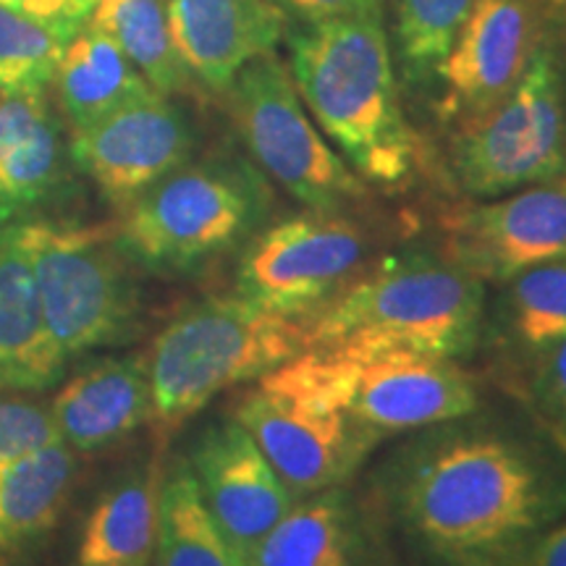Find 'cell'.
<instances>
[{"label":"cell","mask_w":566,"mask_h":566,"mask_svg":"<svg viewBox=\"0 0 566 566\" xmlns=\"http://www.w3.org/2000/svg\"><path fill=\"white\" fill-rule=\"evenodd\" d=\"M520 566H566V522L537 537Z\"/></svg>","instance_id":"cell-33"},{"label":"cell","mask_w":566,"mask_h":566,"mask_svg":"<svg viewBox=\"0 0 566 566\" xmlns=\"http://www.w3.org/2000/svg\"><path fill=\"white\" fill-rule=\"evenodd\" d=\"M226 101L260 171L304 208L344 212L367 200V184L317 129L275 51L247 63L226 90Z\"/></svg>","instance_id":"cell-9"},{"label":"cell","mask_w":566,"mask_h":566,"mask_svg":"<svg viewBox=\"0 0 566 566\" xmlns=\"http://www.w3.org/2000/svg\"><path fill=\"white\" fill-rule=\"evenodd\" d=\"M554 11V0H475L436 71L438 122L451 129L514 90L551 38Z\"/></svg>","instance_id":"cell-13"},{"label":"cell","mask_w":566,"mask_h":566,"mask_svg":"<svg viewBox=\"0 0 566 566\" xmlns=\"http://www.w3.org/2000/svg\"><path fill=\"white\" fill-rule=\"evenodd\" d=\"M0 6L24 13V17L48 21V24L82 30L95 11L97 0H0Z\"/></svg>","instance_id":"cell-32"},{"label":"cell","mask_w":566,"mask_h":566,"mask_svg":"<svg viewBox=\"0 0 566 566\" xmlns=\"http://www.w3.org/2000/svg\"><path fill=\"white\" fill-rule=\"evenodd\" d=\"M63 168L66 145L48 92L0 95V226L51 200Z\"/></svg>","instance_id":"cell-20"},{"label":"cell","mask_w":566,"mask_h":566,"mask_svg":"<svg viewBox=\"0 0 566 566\" xmlns=\"http://www.w3.org/2000/svg\"><path fill=\"white\" fill-rule=\"evenodd\" d=\"M76 32L0 6V95L51 90L61 55Z\"/></svg>","instance_id":"cell-26"},{"label":"cell","mask_w":566,"mask_h":566,"mask_svg":"<svg viewBox=\"0 0 566 566\" xmlns=\"http://www.w3.org/2000/svg\"><path fill=\"white\" fill-rule=\"evenodd\" d=\"M51 415L61 441L80 454H101L153 424L147 354L105 357L84 367L53 396Z\"/></svg>","instance_id":"cell-17"},{"label":"cell","mask_w":566,"mask_h":566,"mask_svg":"<svg viewBox=\"0 0 566 566\" xmlns=\"http://www.w3.org/2000/svg\"><path fill=\"white\" fill-rule=\"evenodd\" d=\"M48 328L63 357L76 359L134 336L139 286L132 260L108 226L19 221Z\"/></svg>","instance_id":"cell-7"},{"label":"cell","mask_w":566,"mask_h":566,"mask_svg":"<svg viewBox=\"0 0 566 566\" xmlns=\"http://www.w3.org/2000/svg\"><path fill=\"white\" fill-rule=\"evenodd\" d=\"M74 475V451L63 441L0 467V562L55 525Z\"/></svg>","instance_id":"cell-23"},{"label":"cell","mask_w":566,"mask_h":566,"mask_svg":"<svg viewBox=\"0 0 566 566\" xmlns=\"http://www.w3.org/2000/svg\"><path fill=\"white\" fill-rule=\"evenodd\" d=\"M370 237L344 212L307 210L260 229L237 268V294L281 315L307 317L367 265Z\"/></svg>","instance_id":"cell-10"},{"label":"cell","mask_w":566,"mask_h":566,"mask_svg":"<svg viewBox=\"0 0 566 566\" xmlns=\"http://www.w3.org/2000/svg\"><path fill=\"white\" fill-rule=\"evenodd\" d=\"M59 441L51 407L21 394H0V467Z\"/></svg>","instance_id":"cell-29"},{"label":"cell","mask_w":566,"mask_h":566,"mask_svg":"<svg viewBox=\"0 0 566 566\" xmlns=\"http://www.w3.org/2000/svg\"><path fill=\"white\" fill-rule=\"evenodd\" d=\"M233 417L296 501L346 488L384 441L342 409L315 405L265 378L239 399Z\"/></svg>","instance_id":"cell-11"},{"label":"cell","mask_w":566,"mask_h":566,"mask_svg":"<svg viewBox=\"0 0 566 566\" xmlns=\"http://www.w3.org/2000/svg\"><path fill=\"white\" fill-rule=\"evenodd\" d=\"M449 171L470 200L566 174V92L554 40H546L514 90L451 126Z\"/></svg>","instance_id":"cell-8"},{"label":"cell","mask_w":566,"mask_h":566,"mask_svg":"<svg viewBox=\"0 0 566 566\" xmlns=\"http://www.w3.org/2000/svg\"><path fill=\"white\" fill-rule=\"evenodd\" d=\"M289 19L315 24L325 19L359 17V13H384V0H273Z\"/></svg>","instance_id":"cell-31"},{"label":"cell","mask_w":566,"mask_h":566,"mask_svg":"<svg viewBox=\"0 0 566 566\" xmlns=\"http://www.w3.org/2000/svg\"><path fill=\"white\" fill-rule=\"evenodd\" d=\"M51 87L59 95L71 132L101 122L108 113L155 92L122 48L90 24L66 45Z\"/></svg>","instance_id":"cell-22"},{"label":"cell","mask_w":566,"mask_h":566,"mask_svg":"<svg viewBox=\"0 0 566 566\" xmlns=\"http://www.w3.org/2000/svg\"><path fill=\"white\" fill-rule=\"evenodd\" d=\"M304 349V317L273 313L239 294L192 304L147 352L155 430L168 438L216 396L260 380Z\"/></svg>","instance_id":"cell-4"},{"label":"cell","mask_w":566,"mask_h":566,"mask_svg":"<svg viewBox=\"0 0 566 566\" xmlns=\"http://www.w3.org/2000/svg\"><path fill=\"white\" fill-rule=\"evenodd\" d=\"M153 566H242L210 520L187 459H176L163 472Z\"/></svg>","instance_id":"cell-25"},{"label":"cell","mask_w":566,"mask_h":566,"mask_svg":"<svg viewBox=\"0 0 566 566\" xmlns=\"http://www.w3.org/2000/svg\"><path fill=\"white\" fill-rule=\"evenodd\" d=\"M556 9H562V30H564V51H566V0H554Z\"/></svg>","instance_id":"cell-34"},{"label":"cell","mask_w":566,"mask_h":566,"mask_svg":"<svg viewBox=\"0 0 566 566\" xmlns=\"http://www.w3.org/2000/svg\"><path fill=\"white\" fill-rule=\"evenodd\" d=\"M271 208L263 174L244 160L184 163L124 208L116 242L132 265L174 275L250 242Z\"/></svg>","instance_id":"cell-6"},{"label":"cell","mask_w":566,"mask_h":566,"mask_svg":"<svg viewBox=\"0 0 566 566\" xmlns=\"http://www.w3.org/2000/svg\"><path fill=\"white\" fill-rule=\"evenodd\" d=\"M286 51L304 108L346 166L373 187L412 181L422 145L401 105L384 13L300 24Z\"/></svg>","instance_id":"cell-2"},{"label":"cell","mask_w":566,"mask_h":566,"mask_svg":"<svg viewBox=\"0 0 566 566\" xmlns=\"http://www.w3.org/2000/svg\"><path fill=\"white\" fill-rule=\"evenodd\" d=\"M483 315L485 286L475 275L443 254H396L365 265L304 325L307 349H415L457 359L478 346Z\"/></svg>","instance_id":"cell-3"},{"label":"cell","mask_w":566,"mask_h":566,"mask_svg":"<svg viewBox=\"0 0 566 566\" xmlns=\"http://www.w3.org/2000/svg\"><path fill=\"white\" fill-rule=\"evenodd\" d=\"M373 495L430 566H520L562 512L543 459L488 422L417 430L375 472Z\"/></svg>","instance_id":"cell-1"},{"label":"cell","mask_w":566,"mask_h":566,"mask_svg":"<svg viewBox=\"0 0 566 566\" xmlns=\"http://www.w3.org/2000/svg\"><path fill=\"white\" fill-rule=\"evenodd\" d=\"M87 24L108 34L155 92L197 95V82L174 45L166 0H97Z\"/></svg>","instance_id":"cell-24"},{"label":"cell","mask_w":566,"mask_h":566,"mask_svg":"<svg viewBox=\"0 0 566 566\" xmlns=\"http://www.w3.org/2000/svg\"><path fill=\"white\" fill-rule=\"evenodd\" d=\"M263 378L342 409L384 441L464 420L480 407L478 380L457 359L415 349H307Z\"/></svg>","instance_id":"cell-5"},{"label":"cell","mask_w":566,"mask_h":566,"mask_svg":"<svg viewBox=\"0 0 566 566\" xmlns=\"http://www.w3.org/2000/svg\"><path fill=\"white\" fill-rule=\"evenodd\" d=\"M506 321L530 352L566 338V254L506 281Z\"/></svg>","instance_id":"cell-28"},{"label":"cell","mask_w":566,"mask_h":566,"mask_svg":"<svg viewBox=\"0 0 566 566\" xmlns=\"http://www.w3.org/2000/svg\"><path fill=\"white\" fill-rule=\"evenodd\" d=\"M163 472L153 459L101 493L82 527L76 566H153Z\"/></svg>","instance_id":"cell-21"},{"label":"cell","mask_w":566,"mask_h":566,"mask_svg":"<svg viewBox=\"0 0 566 566\" xmlns=\"http://www.w3.org/2000/svg\"><path fill=\"white\" fill-rule=\"evenodd\" d=\"M443 258L478 281L506 283L566 254V174L438 216Z\"/></svg>","instance_id":"cell-12"},{"label":"cell","mask_w":566,"mask_h":566,"mask_svg":"<svg viewBox=\"0 0 566 566\" xmlns=\"http://www.w3.org/2000/svg\"><path fill=\"white\" fill-rule=\"evenodd\" d=\"M475 0H394L396 59L412 82L436 76Z\"/></svg>","instance_id":"cell-27"},{"label":"cell","mask_w":566,"mask_h":566,"mask_svg":"<svg viewBox=\"0 0 566 566\" xmlns=\"http://www.w3.org/2000/svg\"><path fill=\"white\" fill-rule=\"evenodd\" d=\"M252 566H386L384 537L354 495L334 488L296 501Z\"/></svg>","instance_id":"cell-19"},{"label":"cell","mask_w":566,"mask_h":566,"mask_svg":"<svg viewBox=\"0 0 566 566\" xmlns=\"http://www.w3.org/2000/svg\"><path fill=\"white\" fill-rule=\"evenodd\" d=\"M66 363L48 328L19 226H0V394L45 391Z\"/></svg>","instance_id":"cell-18"},{"label":"cell","mask_w":566,"mask_h":566,"mask_svg":"<svg viewBox=\"0 0 566 566\" xmlns=\"http://www.w3.org/2000/svg\"><path fill=\"white\" fill-rule=\"evenodd\" d=\"M530 394L541 412L566 430V338L535 352Z\"/></svg>","instance_id":"cell-30"},{"label":"cell","mask_w":566,"mask_h":566,"mask_svg":"<svg viewBox=\"0 0 566 566\" xmlns=\"http://www.w3.org/2000/svg\"><path fill=\"white\" fill-rule=\"evenodd\" d=\"M166 9L184 66L216 95L247 63L275 51L289 21L273 0H166Z\"/></svg>","instance_id":"cell-16"},{"label":"cell","mask_w":566,"mask_h":566,"mask_svg":"<svg viewBox=\"0 0 566 566\" xmlns=\"http://www.w3.org/2000/svg\"><path fill=\"white\" fill-rule=\"evenodd\" d=\"M210 520L242 566L279 525L296 499L237 417H221L197 436L187 459Z\"/></svg>","instance_id":"cell-15"},{"label":"cell","mask_w":566,"mask_h":566,"mask_svg":"<svg viewBox=\"0 0 566 566\" xmlns=\"http://www.w3.org/2000/svg\"><path fill=\"white\" fill-rule=\"evenodd\" d=\"M192 153V122L160 92L71 132L69 139V155L76 168L122 210L189 163Z\"/></svg>","instance_id":"cell-14"}]
</instances>
